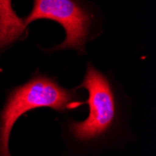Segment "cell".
I'll return each instance as SVG.
<instances>
[{"label":"cell","mask_w":156,"mask_h":156,"mask_svg":"<svg viewBox=\"0 0 156 156\" xmlns=\"http://www.w3.org/2000/svg\"><path fill=\"white\" fill-rule=\"evenodd\" d=\"M75 94L48 77L38 76L14 89L3 109L0 120V156H10L9 141L16 121L31 109L51 108L65 110L71 108Z\"/></svg>","instance_id":"6da1fadb"},{"label":"cell","mask_w":156,"mask_h":156,"mask_svg":"<svg viewBox=\"0 0 156 156\" xmlns=\"http://www.w3.org/2000/svg\"><path fill=\"white\" fill-rule=\"evenodd\" d=\"M80 87L88 91L86 103L90 113L85 121L70 123L69 130L76 140L87 142L103 136L112 126L116 118V103L108 80L91 64Z\"/></svg>","instance_id":"7a4b0ae2"},{"label":"cell","mask_w":156,"mask_h":156,"mask_svg":"<svg viewBox=\"0 0 156 156\" xmlns=\"http://www.w3.org/2000/svg\"><path fill=\"white\" fill-rule=\"evenodd\" d=\"M38 19L52 20L64 27L66 39L53 51L73 49L84 51L92 17L75 0H34L33 9L23 22L27 26Z\"/></svg>","instance_id":"3957f363"},{"label":"cell","mask_w":156,"mask_h":156,"mask_svg":"<svg viewBox=\"0 0 156 156\" xmlns=\"http://www.w3.org/2000/svg\"><path fill=\"white\" fill-rule=\"evenodd\" d=\"M23 19L11 7V0H0V50L10 45L25 30Z\"/></svg>","instance_id":"277c9868"}]
</instances>
